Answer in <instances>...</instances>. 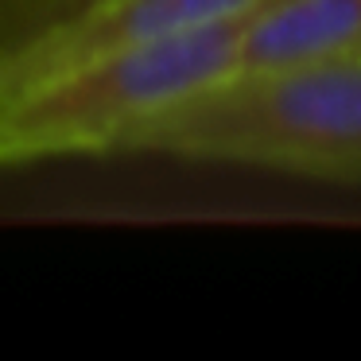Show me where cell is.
<instances>
[{
    "label": "cell",
    "instance_id": "5b68a950",
    "mask_svg": "<svg viewBox=\"0 0 361 361\" xmlns=\"http://www.w3.org/2000/svg\"><path fill=\"white\" fill-rule=\"evenodd\" d=\"M94 4H102V0H4L0 4V55L66 24Z\"/></svg>",
    "mask_w": 361,
    "mask_h": 361
},
{
    "label": "cell",
    "instance_id": "277c9868",
    "mask_svg": "<svg viewBox=\"0 0 361 361\" xmlns=\"http://www.w3.org/2000/svg\"><path fill=\"white\" fill-rule=\"evenodd\" d=\"M361 47V0H268L249 20L237 71L345 55Z\"/></svg>",
    "mask_w": 361,
    "mask_h": 361
},
{
    "label": "cell",
    "instance_id": "3957f363",
    "mask_svg": "<svg viewBox=\"0 0 361 361\" xmlns=\"http://www.w3.org/2000/svg\"><path fill=\"white\" fill-rule=\"evenodd\" d=\"M268 0H102L66 24L0 55V97L136 43L252 16Z\"/></svg>",
    "mask_w": 361,
    "mask_h": 361
},
{
    "label": "cell",
    "instance_id": "7a4b0ae2",
    "mask_svg": "<svg viewBox=\"0 0 361 361\" xmlns=\"http://www.w3.org/2000/svg\"><path fill=\"white\" fill-rule=\"evenodd\" d=\"M252 16L136 43L4 94L0 164L128 152L144 125L237 71Z\"/></svg>",
    "mask_w": 361,
    "mask_h": 361
},
{
    "label": "cell",
    "instance_id": "6da1fadb",
    "mask_svg": "<svg viewBox=\"0 0 361 361\" xmlns=\"http://www.w3.org/2000/svg\"><path fill=\"white\" fill-rule=\"evenodd\" d=\"M128 152L361 179V51L233 71L144 125Z\"/></svg>",
    "mask_w": 361,
    "mask_h": 361
},
{
    "label": "cell",
    "instance_id": "52a82bcc",
    "mask_svg": "<svg viewBox=\"0 0 361 361\" xmlns=\"http://www.w3.org/2000/svg\"><path fill=\"white\" fill-rule=\"evenodd\" d=\"M357 51H361V47H357Z\"/></svg>",
    "mask_w": 361,
    "mask_h": 361
},
{
    "label": "cell",
    "instance_id": "8992f818",
    "mask_svg": "<svg viewBox=\"0 0 361 361\" xmlns=\"http://www.w3.org/2000/svg\"><path fill=\"white\" fill-rule=\"evenodd\" d=\"M0 4H4V0H0Z\"/></svg>",
    "mask_w": 361,
    "mask_h": 361
}]
</instances>
